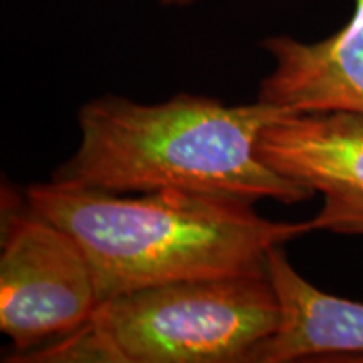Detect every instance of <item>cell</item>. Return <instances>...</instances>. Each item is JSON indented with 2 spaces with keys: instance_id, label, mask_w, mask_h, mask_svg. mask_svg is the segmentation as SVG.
<instances>
[{
  "instance_id": "5b68a950",
  "label": "cell",
  "mask_w": 363,
  "mask_h": 363,
  "mask_svg": "<svg viewBox=\"0 0 363 363\" xmlns=\"http://www.w3.org/2000/svg\"><path fill=\"white\" fill-rule=\"evenodd\" d=\"M262 48L274 67L257 99L289 111L363 113V0L347 26L320 43L274 35Z\"/></svg>"
},
{
  "instance_id": "9c48e42d",
  "label": "cell",
  "mask_w": 363,
  "mask_h": 363,
  "mask_svg": "<svg viewBox=\"0 0 363 363\" xmlns=\"http://www.w3.org/2000/svg\"><path fill=\"white\" fill-rule=\"evenodd\" d=\"M197 2V0H162L165 6H189V4Z\"/></svg>"
},
{
  "instance_id": "ba28073f",
  "label": "cell",
  "mask_w": 363,
  "mask_h": 363,
  "mask_svg": "<svg viewBox=\"0 0 363 363\" xmlns=\"http://www.w3.org/2000/svg\"><path fill=\"white\" fill-rule=\"evenodd\" d=\"M313 230L363 235V197L325 195L321 211L310 220Z\"/></svg>"
},
{
  "instance_id": "3957f363",
  "label": "cell",
  "mask_w": 363,
  "mask_h": 363,
  "mask_svg": "<svg viewBox=\"0 0 363 363\" xmlns=\"http://www.w3.org/2000/svg\"><path fill=\"white\" fill-rule=\"evenodd\" d=\"M279 320L266 271L136 289L101 303L88 323L108 362L247 363Z\"/></svg>"
},
{
  "instance_id": "6da1fadb",
  "label": "cell",
  "mask_w": 363,
  "mask_h": 363,
  "mask_svg": "<svg viewBox=\"0 0 363 363\" xmlns=\"http://www.w3.org/2000/svg\"><path fill=\"white\" fill-rule=\"evenodd\" d=\"M284 108L261 101L227 106L179 94L158 104L120 96L86 103L81 143L52 182L111 194L179 189L256 203L310 201L315 192L262 162L257 140Z\"/></svg>"
},
{
  "instance_id": "8992f818",
  "label": "cell",
  "mask_w": 363,
  "mask_h": 363,
  "mask_svg": "<svg viewBox=\"0 0 363 363\" xmlns=\"http://www.w3.org/2000/svg\"><path fill=\"white\" fill-rule=\"evenodd\" d=\"M257 153L315 194L363 197V113L286 111L262 130Z\"/></svg>"
},
{
  "instance_id": "52a82bcc",
  "label": "cell",
  "mask_w": 363,
  "mask_h": 363,
  "mask_svg": "<svg viewBox=\"0 0 363 363\" xmlns=\"http://www.w3.org/2000/svg\"><path fill=\"white\" fill-rule=\"evenodd\" d=\"M279 301V326L249 353L247 363H284L320 357H363V303L321 291L294 269L283 246L267 254Z\"/></svg>"
},
{
  "instance_id": "7a4b0ae2",
  "label": "cell",
  "mask_w": 363,
  "mask_h": 363,
  "mask_svg": "<svg viewBox=\"0 0 363 363\" xmlns=\"http://www.w3.org/2000/svg\"><path fill=\"white\" fill-rule=\"evenodd\" d=\"M26 199L88 256L99 305L150 286L266 272L272 247L313 230L310 220L264 219L251 202L179 189L135 197L51 180Z\"/></svg>"
},
{
  "instance_id": "277c9868",
  "label": "cell",
  "mask_w": 363,
  "mask_h": 363,
  "mask_svg": "<svg viewBox=\"0 0 363 363\" xmlns=\"http://www.w3.org/2000/svg\"><path fill=\"white\" fill-rule=\"evenodd\" d=\"M98 306L93 267L79 244L29 203L4 206L0 330L16 350L74 333Z\"/></svg>"
}]
</instances>
